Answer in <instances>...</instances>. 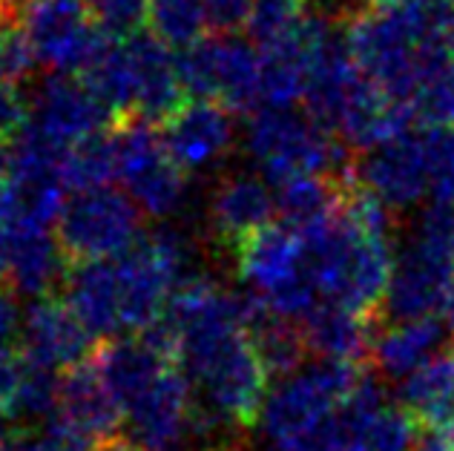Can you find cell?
<instances>
[{
  "label": "cell",
  "mask_w": 454,
  "mask_h": 451,
  "mask_svg": "<svg viewBox=\"0 0 454 451\" xmlns=\"http://www.w3.org/2000/svg\"><path fill=\"white\" fill-rule=\"evenodd\" d=\"M310 273L319 296L351 311L380 316L394 276V236L368 233L345 216L342 207L331 219L302 230Z\"/></svg>",
  "instance_id": "cell-1"
},
{
  "label": "cell",
  "mask_w": 454,
  "mask_h": 451,
  "mask_svg": "<svg viewBox=\"0 0 454 451\" xmlns=\"http://www.w3.org/2000/svg\"><path fill=\"white\" fill-rule=\"evenodd\" d=\"M247 147L270 182L300 173L348 179L356 161L354 147L337 133L308 113H294L291 106H262L250 115Z\"/></svg>",
  "instance_id": "cell-2"
},
{
  "label": "cell",
  "mask_w": 454,
  "mask_h": 451,
  "mask_svg": "<svg viewBox=\"0 0 454 451\" xmlns=\"http://www.w3.org/2000/svg\"><path fill=\"white\" fill-rule=\"evenodd\" d=\"M236 270L273 314L302 319L322 296L302 236L288 224H265L233 251Z\"/></svg>",
  "instance_id": "cell-3"
},
{
  "label": "cell",
  "mask_w": 454,
  "mask_h": 451,
  "mask_svg": "<svg viewBox=\"0 0 454 451\" xmlns=\"http://www.w3.org/2000/svg\"><path fill=\"white\" fill-rule=\"evenodd\" d=\"M363 374L365 365L319 360L279 379L262 408L265 434L277 443V448L314 434L342 406V400L351 394Z\"/></svg>",
  "instance_id": "cell-4"
},
{
  "label": "cell",
  "mask_w": 454,
  "mask_h": 451,
  "mask_svg": "<svg viewBox=\"0 0 454 451\" xmlns=\"http://www.w3.org/2000/svg\"><path fill=\"white\" fill-rule=\"evenodd\" d=\"M178 69L190 98L216 101L233 115H254L265 106L254 41L236 35L199 38L178 55Z\"/></svg>",
  "instance_id": "cell-5"
},
{
  "label": "cell",
  "mask_w": 454,
  "mask_h": 451,
  "mask_svg": "<svg viewBox=\"0 0 454 451\" xmlns=\"http://www.w3.org/2000/svg\"><path fill=\"white\" fill-rule=\"evenodd\" d=\"M141 236V207L113 187L75 190L55 222V239L69 265L115 259Z\"/></svg>",
  "instance_id": "cell-6"
},
{
  "label": "cell",
  "mask_w": 454,
  "mask_h": 451,
  "mask_svg": "<svg viewBox=\"0 0 454 451\" xmlns=\"http://www.w3.org/2000/svg\"><path fill=\"white\" fill-rule=\"evenodd\" d=\"M115 144L118 182L129 190V198L147 216H170L184 198L187 170L173 159L161 129L147 118L133 115L115 127Z\"/></svg>",
  "instance_id": "cell-7"
},
{
  "label": "cell",
  "mask_w": 454,
  "mask_h": 451,
  "mask_svg": "<svg viewBox=\"0 0 454 451\" xmlns=\"http://www.w3.org/2000/svg\"><path fill=\"white\" fill-rule=\"evenodd\" d=\"M190 383L201 385V400L236 432L262 420L270 394V374L247 334L233 337Z\"/></svg>",
  "instance_id": "cell-8"
},
{
  "label": "cell",
  "mask_w": 454,
  "mask_h": 451,
  "mask_svg": "<svg viewBox=\"0 0 454 451\" xmlns=\"http://www.w3.org/2000/svg\"><path fill=\"white\" fill-rule=\"evenodd\" d=\"M20 23L38 61L52 73L81 75L106 41L95 27L87 0H27L20 6Z\"/></svg>",
  "instance_id": "cell-9"
},
{
  "label": "cell",
  "mask_w": 454,
  "mask_h": 451,
  "mask_svg": "<svg viewBox=\"0 0 454 451\" xmlns=\"http://www.w3.org/2000/svg\"><path fill=\"white\" fill-rule=\"evenodd\" d=\"M451 276L454 259L414 236L409 247L397 256L380 319L382 323H405V319L434 316L437 311H443Z\"/></svg>",
  "instance_id": "cell-10"
},
{
  "label": "cell",
  "mask_w": 454,
  "mask_h": 451,
  "mask_svg": "<svg viewBox=\"0 0 454 451\" xmlns=\"http://www.w3.org/2000/svg\"><path fill=\"white\" fill-rule=\"evenodd\" d=\"M354 175L356 182L374 190L391 210L405 213L409 207L420 205L423 196L428 193V159L423 129L420 133L409 129V133L365 150L354 161Z\"/></svg>",
  "instance_id": "cell-11"
},
{
  "label": "cell",
  "mask_w": 454,
  "mask_h": 451,
  "mask_svg": "<svg viewBox=\"0 0 454 451\" xmlns=\"http://www.w3.org/2000/svg\"><path fill=\"white\" fill-rule=\"evenodd\" d=\"M124 408L115 400L113 388L104 383L92 357L61 374L58 388V423L69 429L83 443L98 446L121 434Z\"/></svg>",
  "instance_id": "cell-12"
},
{
  "label": "cell",
  "mask_w": 454,
  "mask_h": 451,
  "mask_svg": "<svg viewBox=\"0 0 454 451\" xmlns=\"http://www.w3.org/2000/svg\"><path fill=\"white\" fill-rule=\"evenodd\" d=\"M98 339L90 328L75 316L67 299L58 296H41L29 305L20 328V351L29 360L43 362L55 371H67L83 360L92 357Z\"/></svg>",
  "instance_id": "cell-13"
},
{
  "label": "cell",
  "mask_w": 454,
  "mask_h": 451,
  "mask_svg": "<svg viewBox=\"0 0 454 451\" xmlns=\"http://www.w3.org/2000/svg\"><path fill=\"white\" fill-rule=\"evenodd\" d=\"M136 75V115L164 127L190 101L184 89L178 58L153 29H145L124 41Z\"/></svg>",
  "instance_id": "cell-14"
},
{
  "label": "cell",
  "mask_w": 454,
  "mask_h": 451,
  "mask_svg": "<svg viewBox=\"0 0 454 451\" xmlns=\"http://www.w3.org/2000/svg\"><path fill=\"white\" fill-rule=\"evenodd\" d=\"M190 377L178 362H170L141 394L124 408L133 440L147 448H164L187 434L193 391Z\"/></svg>",
  "instance_id": "cell-15"
},
{
  "label": "cell",
  "mask_w": 454,
  "mask_h": 451,
  "mask_svg": "<svg viewBox=\"0 0 454 451\" xmlns=\"http://www.w3.org/2000/svg\"><path fill=\"white\" fill-rule=\"evenodd\" d=\"M35 121L64 144L118 127L110 106L73 73H52L43 81L35 95Z\"/></svg>",
  "instance_id": "cell-16"
},
{
  "label": "cell",
  "mask_w": 454,
  "mask_h": 451,
  "mask_svg": "<svg viewBox=\"0 0 454 451\" xmlns=\"http://www.w3.org/2000/svg\"><path fill=\"white\" fill-rule=\"evenodd\" d=\"M300 323L310 354H317L319 360H337L351 365L372 362L380 316L360 314L345 305L319 299Z\"/></svg>",
  "instance_id": "cell-17"
},
{
  "label": "cell",
  "mask_w": 454,
  "mask_h": 451,
  "mask_svg": "<svg viewBox=\"0 0 454 451\" xmlns=\"http://www.w3.org/2000/svg\"><path fill=\"white\" fill-rule=\"evenodd\" d=\"M164 141L184 170L219 159L233 144V113L216 101L190 98L164 124Z\"/></svg>",
  "instance_id": "cell-18"
},
{
  "label": "cell",
  "mask_w": 454,
  "mask_h": 451,
  "mask_svg": "<svg viewBox=\"0 0 454 451\" xmlns=\"http://www.w3.org/2000/svg\"><path fill=\"white\" fill-rule=\"evenodd\" d=\"M61 291L67 305L90 328L95 339L118 337V330L124 328L121 288H118V270L113 259L69 265Z\"/></svg>",
  "instance_id": "cell-19"
},
{
  "label": "cell",
  "mask_w": 454,
  "mask_h": 451,
  "mask_svg": "<svg viewBox=\"0 0 454 451\" xmlns=\"http://www.w3.org/2000/svg\"><path fill=\"white\" fill-rule=\"evenodd\" d=\"M277 193L256 175H227L210 198V230L227 251H236L239 242L273 222Z\"/></svg>",
  "instance_id": "cell-20"
},
{
  "label": "cell",
  "mask_w": 454,
  "mask_h": 451,
  "mask_svg": "<svg viewBox=\"0 0 454 451\" xmlns=\"http://www.w3.org/2000/svg\"><path fill=\"white\" fill-rule=\"evenodd\" d=\"M446 346V325L434 316L405 319V323H382L380 319L372 365L377 368V374L388 379H405Z\"/></svg>",
  "instance_id": "cell-21"
},
{
  "label": "cell",
  "mask_w": 454,
  "mask_h": 451,
  "mask_svg": "<svg viewBox=\"0 0 454 451\" xmlns=\"http://www.w3.org/2000/svg\"><path fill=\"white\" fill-rule=\"evenodd\" d=\"M12 239V262L9 282L15 293L32 296H52L55 288H64L69 259L64 256L58 239H52L46 228H15L9 230Z\"/></svg>",
  "instance_id": "cell-22"
},
{
  "label": "cell",
  "mask_w": 454,
  "mask_h": 451,
  "mask_svg": "<svg viewBox=\"0 0 454 451\" xmlns=\"http://www.w3.org/2000/svg\"><path fill=\"white\" fill-rule=\"evenodd\" d=\"M397 400L423 429L454 434V339L403 379Z\"/></svg>",
  "instance_id": "cell-23"
},
{
  "label": "cell",
  "mask_w": 454,
  "mask_h": 451,
  "mask_svg": "<svg viewBox=\"0 0 454 451\" xmlns=\"http://www.w3.org/2000/svg\"><path fill=\"white\" fill-rule=\"evenodd\" d=\"M92 362L101 371L104 383L113 388L115 400L127 408L155 377H159L170 360L155 354L145 339L133 337H110L98 339L92 351Z\"/></svg>",
  "instance_id": "cell-24"
},
{
  "label": "cell",
  "mask_w": 454,
  "mask_h": 451,
  "mask_svg": "<svg viewBox=\"0 0 454 451\" xmlns=\"http://www.w3.org/2000/svg\"><path fill=\"white\" fill-rule=\"evenodd\" d=\"M342 184L345 179L317 173H300L277 182V213L282 216V224L302 233L331 219L340 210Z\"/></svg>",
  "instance_id": "cell-25"
},
{
  "label": "cell",
  "mask_w": 454,
  "mask_h": 451,
  "mask_svg": "<svg viewBox=\"0 0 454 451\" xmlns=\"http://www.w3.org/2000/svg\"><path fill=\"white\" fill-rule=\"evenodd\" d=\"M247 337L254 342L262 365L268 368L270 379H285L305 365L310 354L300 319L279 316L265 305L262 314L247 325Z\"/></svg>",
  "instance_id": "cell-26"
},
{
  "label": "cell",
  "mask_w": 454,
  "mask_h": 451,
  "mask_svg": "<svg viewBox=\"0 0 454 451\" xmlns=\"http://www.w3.org/2000/svg\"><path fill=\"white\" fill-rule=\"evenodd\" d=\"M81 78L110 106L118 124H124L136 115V75L124 41L106 38L101 50L87 64V69L81 73Z\"/></svg>",
  "instance_id": "cell-27"
},
{
  "label": "cell",
  "mask_w": 454,
  "mask_h": 451,
  "mask_svg": "<svg viewBox=\"0 0 454 451\" xmlns=\"http://www.w3.org/2000/svg\"><path fill=\"white\" fill-rule=\"evenodd\" d=\"M58 388L61 377L55 368L27 357V368L15 394L4 406V417L15 432H32L35 425H50L58 417Z\"/></svg>",
  "instance_id": "cell-28"
},
{
  "label": "cell",
  "mask_w": 454,
  "mask_h": 451,
  "mask_svg": "<svg viewBox=\"0 0 454 451\" xmlns=\"http://www.w3.org/2000/svg\"><path fill=\"white\" fill-rule=\"evenodd\" d=\"M118 179V144L115 129L92 133L69 144L64 156V184L73 190L110 187Z\"/></svg>",
  "instance_id": "cell-29"
},
{
  "label": "cell",
  "mask_w": 454,
  "mask_h": 451,
  "mask_svg": "<svg viewBox=\"0 0 454 451\" xmlns=\"http://www.w3.org/2000/svg\"><path fill=\"white\" fill-rule=\"evenodd\" d=\"M150 29L173 50L205 38L207 0H150Z\"/></svg>",
  "instance_id": "cell-30"
},
{
  "label": "cell",
  "mask_w": 454,
  "mask_h": 451,
  "mask_svg": "<svg viewBox=\"0 0 454 451\" xmlns=\"http://www.w3.org/2000/svg\"><path fill=\"white\" fill-rule=\"evenodd\" d=\"M411 106L426 127H454V55L428 69Z\"/></svg>",
  "instance_id": "cell-31"
},
{
  "label": "cell",
  "mask_w": 454,
  "mask_h": 451,
  "mask_svg": "<svg viewBox=\"0 0 454 451\" xmlns=\"http://www.w3.org/2000/svg\"><path fill=\"white\" fill-rule=\"evenodd\" d=\"M428 193L437 205H454V127H423Z\"/></svg>",
  "instance_id": "cell-32"
},
{
  "label": "cell",
  "mask_w": 454,
  "mask_h": 451,
  "mask_svg": "<svg viewBox=\"0 0 454 451\" xmlns=\"http://www.w3.org/2000/svg\"><path fill=\"white\" fill-rule=\"evenodd\" d=\"M308 0H254L247 20V38L256 46H268L285 38L305 18Z\"/></svg>",
  "instance_id": "cell-33"
},
{
  "label": "cell",
  "mask_w": 454,
  "mask_h": 451,
  "mask_svg": "<svg viewBox=\"0 0 454 451\" xmlns=\"http://www.w3.org/2000/svg\"><path fill=\"white\" fill-rule=\"evenodd\" d=\"M87 9L106 38L129 41L150 29V0H87Z\"/></svg>",
  "instance_id": "cell-34"
},
{
  "label": "cell",
  "mask_w": 454,
  "mask_h": 451,
  "mask_svg": "<svg viewBox=\"0 0 454 451\" xmlns=\"http://www.w3.org/2000/svg\"><path fill=\"white\" fill-rule=\"evenodd\" d=\"M420 420L409 408L386 402L368 432V451H411L420 443Z\"/></svg>",
  "instance_id": "cell-35"
},
{
  "label": "cell",
  "mask_w": 454,
  "mask_h": 451,
  "mask_svg": "<svg viewBox=\"0 0 454 451\" xmlns=\"http://www.w3.org/2000/svg\"><path fill=\"white\" fill-rule=\"evenodd\" d=\"M38 64V52L23 29L20 15L0 20V78L12 81V84H23Z\"/></svg>",
  "instance_id": "cell-36"
},
{
  "label": "cell",
  "mask_w": 454,
  "mask_h": 451,
  "mask_svg": "<svg viewBox=\"0 0 454 451\" xmlns=\"http://www.w3.org/2000/svg\"><path fill=\"white\" fill-rule=\"evenodd\" d=\"M254 0H207V29L213 35H239L247 29Z\"/></svg>",
  "instance_id": "cell-37"
},
{
  "label": "cell",
  "mask_w": 454,
  "mask_h": 451,
  "mask_svg": "<svg viewBox=\"0 0 454 451\" xmlns=\"http://www.w3.org/2000/svg\"><path fill=\"white\" fill-rule=\"evenodd\" d=\"M29 124V110L23 104L18 84L0 78V138H15Z\"/></svg>",
  "instance_id": "cell-38"
},
{
  "label": "cell",
  "mask_w": 454,
  "mask_h": 451,
  "mask_svg": "<svg viewBox=\"0 0 454 451\" xmlns=\"http://www.w3.org/2000/svg\"><path fill=\"white\" fill-rule=\"evenodd\" d=\"M23 368H27V354L20 348L15 346L0 348V414H4V406L12 400V394H15Z\"/></svg>",
  "instance_id": "cell-39"
},
{
  "label": "cell",
  "mask_w": 454,
  "mask_h": 451,
  "mask_svg": "<svg viewBox=\"0 0 454 451\" xmlns=\"http://www.w3.org/2000/svg\"><path fill=\"white\" fill-rule=\"evenodd\" d=\"M20 328H23V316L15 296L0 288V348L15 346V339H20Z\"/></svg>",
  "instance_id": "cell-40"
},
{
  "label": "cell",
  "mask_w": 454,
  "mask_h": 451,
  "mask_svg": "<svg viewBox=\"0 0 454 451\" xmlns=\"http://www.w3.org/2000/svg\"><path fill=\"white\" fill-rule=\"evenodd\" d=\"M95 451H170V448H147V446H141V443H136V440H129V437H124V434H118V437H113V440H104V443H98L95 446Z\"/></svg>",
  "instance_id": "cell-41"
},
{
  "label": "cell",
  "mask_w": 454,
  "mask_h": 451,
  "mask_svg": "<svg viewBox=\"0 0 454 451\" xmlns=\"http://www.w3.org/2000/svg\"><path fill=\"white\" fill-rule=\"evenodd\" d=\"M12 213H15V196H12V182L0 179V228L9 230Z\"/></svg>",
  "instance_id": "cell-42"
},
{
  "label": "cell",
  "mask_w": 454,
  "mask_h": 451,
  "mask_svg": "<svg viewBox=\"0 0 454 451\" xmlns=\"http://www.w3.org/2000/svg\"><path fill=\"white\" fill-rule=\"evenodd\" d=\"M417 451H454V434H440L432 432L428 437H420Z\"/></svg>",
  "instance_id": "cell-43"
},
{
  "label": "cell",
  "mask_w": 454,
  "mask_h": 451,
  "mask_svg": "<svg viewBox=\"0 0 454 451\" xmlns=\"http://www.w3.org/2000/svg\"><path fill=\"white\" fill-rule=\"evenodd\" d=\"M9 262H12V239H9V230L0 228V288H4V282L9 279Z\"/></svg>",
  "instance_id": "cell-44"
},
{
  "label": "cell",
  "mask_w": 454,
  "mask_h": 451,
  "mask_svg": "<svg viewBox=\"0 0 454 451\" xmlns=\"http://www.w3.org/2000/svg\"><path fill=\"white\" fill-rule=\"evenodd\" d=\"M201 451H259V448L245 446L242 440H239V437H227V440L210 443V446H201Z\"/></svg>",
  "instance_id": "cell-45"
},
{
  "label": "cell",
  "mask_w": 454,
  "mask_h": 451,
  "mask_svg": "<svg viewBox=\"0 0 454 451\" xmlns=\"http://www.w3.org/2000/svg\"><path fill=\"white\" fill-rule=\"evenodd\" d=\"M443 319H446V328L451 330V337H454V276H451L449 288H446V299H443Z\"/></svg>",
  "instance_id": "cell-46"
},
{
  "label": "cell",
  "mask_w": 454,
  "mask_h": 451,
  "mask_svg": "<svg viewBox=\"0 0 454 451\" xmlns=\"http://www.w3.org/2000/svg\"><path fill=\"white\" fill-rule=\"evenodd\" d=\"M20 12L9 4V0H0V20H6V18H18Z\"/></svg>",
  "instance_id": "cell-47"
},
{
  "label": "cell",
  "mask_w": 454,
  "mask_h": 451,
  "mask_svg": "<svg viewBox=\"0 0 454 451\" xmlns=\"http://www.w3.org/2000/svg\"><path fill=\"white\" fill-rule=\"evenodd\" d=\"M6 425H9V423H6V417H4V414H0V440H4V437H9V434H12V432L6 429Z\"/></svg>",
  "instance_id": "cell-48"
},
{
  "label": "cell",
  "mask_w": 454,
  "mask_h": 451,
  "mask_svg": "<svg viewBox=\"0 0 454 451\" xmlns=\"http://www.w3.org/2000/svg\"><path fill=\"white\" fill-rule=\"evenodd\" d=\"M386 4H400V0H365V6H386Z\"/></svg>",
  "instance_id": "cell-49"
},
{
  "label": "cell",
  "mask_w": 454,
  "mask_h": 451,
  "mask_svg": "<svg viewBox=\"0 0 454 451\" xmlns=\"http://www.w3.org/2000/svg\"><path fill=\"white\" fill-rule=\"evenodd\" d=\"M9 4H12V6H15L18 12H20V6H23V4H27V0H9Z\"/></svg>",
  "instance_id": "cell-50"
},
{
  "label": "cell",
  "mask_w": 454,
  "mask_h": 451,
  "mask_svg": "<svg viewBox=\"0 0 454 451\" xmlns=\"http://www.w3.org/2000/svg\"><path fill=\"white\" fill-rule=\"evenodd\" d=\"M451 6H454V0H451Z\"/></svg>",
  "instance_id": "cell-51"
},
{
  "label": "cell",
  "mask_w": 454,
  "mask_h": 451,
  "mask_svg": "<svg viewBox=\"0 0 454 451\" xmlns=\"http://www.w3.org/2000/svg\"><path fill=\"white\" fill-rule=\"evenodd\" d=\"M308 4H310V0H308Z\"/></svg>",
  "instance_id": "cell-52"
}]
</instances>
